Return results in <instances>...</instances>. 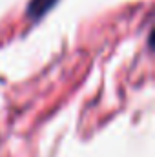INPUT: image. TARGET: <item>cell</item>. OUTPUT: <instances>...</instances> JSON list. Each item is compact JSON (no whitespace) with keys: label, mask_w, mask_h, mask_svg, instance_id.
<instances>
[{"label":"cell","mask_w":155,"mask_h":157,"mask_svg":"<svg viewBox=\"0 0 155 157\" xmlns=\"http://www.w3.org/2000/svg\"><path fill=\"white\" fill-rule=\"evenodd\" d=\"M49 6H53V0H31L29 4V17H40L42 13H46L49 9Z\"/></svg>","instance_id":"6da1fadb"}]
</instances>
